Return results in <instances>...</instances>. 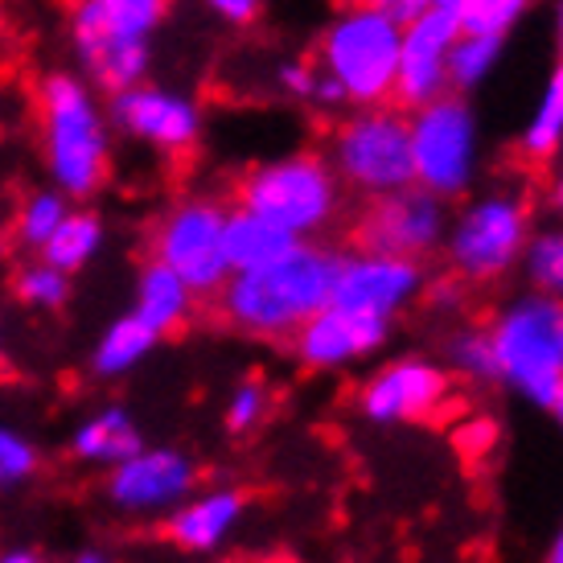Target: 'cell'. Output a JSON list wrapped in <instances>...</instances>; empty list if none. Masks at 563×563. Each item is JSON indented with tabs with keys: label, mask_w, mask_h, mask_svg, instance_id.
Instances as JSON below:
<instances>
[{
	"label": "cell",
	"mask_w": 563,
	"mask_h": 563,
	"mask_svg": "<svg viewBox=\"0 0 563 563\" xmlns=\"http://www.w3.org/2000/svg\"><path fill=\"white\" fill-rule=\"evenodd\" d=\"M345 251L300 239L276 255L272 264L231 272L227 284L214 292V313L235 333L260 338V342H288L313 313L333 300L338 267Z\"/></svg>",
	"instance_id": "6da1fadb"
},
{
	"label": "cell",
	"mask_w": 563,
	"mask_h": 563,
	"mask_svg": "<svg viewBox=\"0 0 563 563\" xmlns=\"http://www.w3.org/2000/svg\"><path fill=\"white\" fill-rule=\"evenodd\" d=\"M37 128L42 157L54 189L66 198H91L111 169V120L95 103L91 82L70 70H49L37 82Z\"/></svg>",
	"instance_id": "7a4b0ae2"
},
{
	"label": "cell",
	"mask_w": 563,
	"mask_h": 563,
	"mask_svg": "<svg viewBox=\"0 0 563 563\" xmlns=\"http://www.w3.org/2000/svg\"><path fill=\"white\" fill-rule=\"evenodd\" d=\"M494 345V371L506 391L551 411L563 391V300L522 292L501 305L485 325Z\"/></svg>",
	"instance_id": "3957f363"
},
{
	"label": "cell",
	"mask_w": 563,
	"mask_h": 563,
	"mask_svg": "<svg viewBox=\"0 0 563 563\" xmlns=\"http://www.w3.org/2000/svg\"><path fill=\"white\" fill-rule=\"evenodd\" d=\"M235 198L251 214L276 222L292 239H321L342 214L345 186L338 181L325 153L300 148L251 165L239 177Z\"/></svg>",
	"instance_id": "277c9868"
},
{
	"label": "cell",
	"mask_w": 563,
	"mask_h": 563,
	"mask_svg": "<svg viewBox=\"0 0 563 563\" xmlns=\"http://www.w3.org/2000/svg\"><path fill=\"white\" fill-rule=\"evenodd\" d=\"M404 21L375 4L345 0L317 37V66L345 91L350 108L391 103Z\"/></svg>",
	"instance_id": "5b68a950"
},
{
	"label": "cell",
	"mask_w": 563,
	"mask_h": 563,
	"mask_svg": "<svg viewBox=\"0 0 563 563\" xmlns=\"http://www.w3.org/2000/svg\"><path fill=\"white\" fill-rule=\"evenodd\" d=\"M531 206L522 194L489 189L456 210L444 231V260L449 272L465 284H498L518 267L527 239H531Z\"/></svg>",
	"instance_id": "8992f818"
},
{
	"label": "cell",
	"mask_w": 563,
	"mask_h": 563,
	"mask_svg": "<svg viewBox=\"0 0 563 563\" xmlns=\"http://www.w3.org/2000/svg\"><path fill=\"white\" fill-rule=\"evenodd\" d=\"M329 165L358 198H378L416 181L411 173V128L395 103L354 108L329 132Z\"/></svg>",
	"instance_id": "52a82bcc"
},
{
	"label": "cell",
	"mask_w": 563,
	"mask_h": 563,
	"mask_svg": "<svg viewBox=\"0 0 563 563\" xmlns=\"http://www.w3.org/2000/svg\"><path fill=\"white\" fill-rule=\"evenodd\" d=\"M411 128V173L416 186L453 202L477 186L482 173V120L470 95L444 91L423 108L407 111Z\"/></svg>",
	"instance_id": "ba28073f"
},
{
	"label": "cell",
	"mask_w": 563,
	"mask_h": 563,
	"mask_svg": "<svg viewBox=\"0 0 563 563\" xmlns=\"http://www.w3.org/2000/svg\"><path fill=\"white\" fill-rule=\"evenodd\" d=\"M222 222H227V206L219 198L194 194L173 202L148 235V255L169 264L198 300H210L231 276L222 255Z\"/></svg>",
	"instance_id": "9c48e42d"
},
{
	"label": "cell",
	"mask_w": 563,
	"mask_h": 563,
	"mask_svg": "<svg viewBox=\"0 0 563 563\" xmlns=\"http://www.w3.org/2000/svg\"><path fill=\"white\" fill-rule=\"evenodd\" d=\"M453 210L444 198H437L423 186H404L391 194L366 198L362 214L354 219V247L383 251V255H404V260H428L444 243Z\"/></svg>",
	"instance_id": "30bf717a"
},
{
	"label": "cell",
	"mask_w": 563,
	"mask_h": 563,
	"mask_svg": "<svg viewBox=\"0 0 563 563\" xmlns=\"http://www.w3.org/2000/svg\"><path fill=\"white\" fill-rule=\"evenodd\" d=\"M108 120L115 132H124L157 153H169V157H181L202 141V108L189 95L157 87V82H136L124 91H111Z\"/></svg>",
	"instance_id": "8fae6325"
},
{
	"label": "cell",
	"mask_w": 563,
	"mask_h": 563,
	"mask_svg": "<svg viewBox=\"0 0 563 563\" xmlns=\"http://www.w3.org/2000/svg\"><path fill=\"white\" fill-rule=\"evenodd\" d=\"M423 284H428V276H423L420 260L354 247L350 255H342L338 284H333V305L395 321V317H404L420 300Z\"/></svg>",
	"instance_id": "7c38bea8"
},
{
	"label": "cell",
	"mask_w": 563,
	"mask_h": 563,
	"mask_svg": "<svg viewBox=\"0 0 563 563\" xmlns=\"http://www.w3.org/2000/svg\"><path fill=\"white\" fill-rule=\"evenodd\" d=\"M449 371L437 366L432 358L420 354H404V358L383 362L375 375L362 383L358 407L362 416L378 428L387 423H420L432 420L440 407L449 404Z\"/></svg>",
	"instance_id": "4fadbf2b"
},
{
	"label": "cell",
	"mask_w": 563,
	"mask_h": 563,
	"mask_svg": "<svg viewBox=\"0 0 563 563\" xmlns=\"http://www.w3.org/2000/svg\"><path fill=\"white\" fill-rule=\"evenodd\" d=\"M456 33L461 25L444 4H428L423 13L407 16L399 37V66H395V108L416 111L449 91V49Z\"/></svg>",
	"instance_id": "5bb4252c"
},
{
	"label": "cell",
	"mask_w": 563,
	"mask_h": 563,
	"mask_svg": "<svg viewBox=\"0 0 563 563\" xmlns=\"http://www.w3.org/2000/svg\"><path fill=\"white\" fill-rule=\"evenodd\" d=\"M391 329L395 321L354 313L329 300L321 313H313L288 338V345L305 371H350L358 362L375 358L391 342Z\"/></svg>",
	"instance_id": "9a60e30c"
},
{
	"label": "cell",
	"mask_w": 563,
	"mask_h": 563,
	"mask_svg": "<svg viewBox=\"0 0 563 563\" xmlns=\"http://www.w3.org/2000/svg\"><path fill=\"white\" fill-rule=\"evenodd\" d=\"M198 482V465L177 449H141V453L115 461L103 482V498L124 510V515H144V510H165L181 501Z\"/></svg>",
	"instance_id": "2e32d148"
},
{
	"label": "cell",
	"mask_w": 563,
	"mask_h": 563,
	"mask_svg": "<svg viewBox=\"0 0 563 563\" xmlns=\"http://www.w3.org/2000/svg\"><path fill=\"white\" fill-rule=\"evenodd\" d=\"M173 0H70V46L87 54L108 42H148Z\"/></svg>",
	"instance_id": "e0dca14e"
},
{
	"label": "cell",
	"mask_w": 563,
	"mask_h": 563,
	"mask_svg": "<svg viewBox=\"0 0 563 563\" xmlns=\"http://www.w3.org/2000/svg\"><path fill=\"white\" fill-rule=\"evenodd\" d=\"M243 510H247V498L239 489H214L173 510L157 527V534L181 551H214L239 527Z\"/></svg>",
	"instance_id": "ac0fdd59"
},
{
	"label": "cell",
	"mask_w": 563,
	"mask_h": 563,
	"mask_svg": "<svg viewBox=\"0 0 563 563\" xmlns=\"http://www.w3.org/2000/svg\"><path fill=\"white\" fill-rule=\"evenodd\" d=\"M194 305H198V297L189 292V284L169 264L148 255L141 264V276H136V309L132 313L157 338H169L194 321Z\"/></svg>",
	"instance_id": "d6986e66"
},
{
	"label": "cell",
	"mask_w": 563,
	"mask_h": 563,
	"mask_svg": "<svg viewBox=\"0 0 563 563\" xmlns=\"http://www.w3.org/2000/svg\"><path fill=\"white\" fill-rule=\"evenodd\" d=\"M300 243L288 231H280L276 222L251 214L247 206H227V222H222V255L231 272H247V267L272 264L276 255Z\"/></svg>",
	"instance_id": "ffe728a7"
},
{
	"label": "cell",
	"mask_w": 563,
	"mask_h": 563,
	"mask_svg": "<svg viewBox=\"0 0 563 563\" xmlns=\"http://www.w3.org/2000/svg\"><path fill=\"white\" fill-rule=\"evenodd\" d=\"M563 153V63L539 87L527 124L518 132V157L527 165H548Z\"/></svg>",
	"instance_id": "44dd1931"
},
{
	"label": "cell",
	"mask_w": 563,
	"mask_h": 563,
	"mask_svg": "<svg viewBox=\"0 0 563 563\" xmlns=\"http://www.w3.org/2000/svg\"><path fill=\"white\" fill-rule=\"evenodd\" d=\"M141 432H136V423L128 420L120 407H111V411H99L91 423H82L75 440H70V453L79 456V461H103V465H115V461H124V456L141 453Z\"/></svg>",
	"instance_id": "7402d4cb"
},
{
	"label": "cell",
	"mask_w": 563,
	"mask_h": 563,
	"mask_svg": "<svg viewBox=\"0 0 563 563\" xmlns=\"http://www.w3.org/2000/svg\"><path fill=\"white\" fill-rule=\"evenodd\" d=\"M501 49L506 37L494 33H456L453 49H449V91L473 95L477 87L494 79V70L501 66Z\"/></svg>",
	"instance_id": "603a6c76"
},
{
	"label": "cell",
	"mask_w": 563,
	"mask_h": 563,
	"mask_svg": "<svg viewBox=\"0 0 563 563\" xmlns=\"http://www.w3.org/2000/svg\"><path fill=\"white\" fill-rule=\"evenodd\" d=\"M99 243H103V219L91 214V210H66L58 231L42 247V260L70 276V272H79L95 251H99Z\"/></svg>",
	"instance_id": "cb8c5ba5"
},
{
	"label": "cell",
	"mask_w": 563,
	"mask_h": 563,
	"mask_svg": "<svg viewBox=\"0 0 563 563\" xmlns=\"http://www.w3.org/2000/svg\"><path fill=\"white\" fill-rule=\"evenodd\" d=\"M157 342L161 338L144 325L136 313L120 317V321L103 333V342L95 345V375H124V371H132Z\"/></svg>",
	"instance_id": "d4e9b609"
},
{
	"label": "cell",
	"mask_w": 563,
	"mask_h": 563,
	"mask_svg": "<svg viewBox=\"0 0 563 563\" xmlns=\"http://www.w3.org/2000/svg\"><path fill=\"white\" fill-rule=\"evenodd\" d=\"M66 210H70V198H66L63 189H37V194H30L25 202L16 206V219H13L16 247H25V251L46 247V239L58 231V222L66 219Z\"/></svg>",
	"instance_id": "484cf974"
},
{
	"label": "cell",
	"mask_w": 563,
	"mask_h": 563,
	"mask_svg": "<svg viewBox=\"0 0 563 563\" xmlns=\"http://www.w3.org/2000/svg\"><path fill=\"white\" fill-rule=\"evenodd\" d=\"M518 267H522V276L531 284V292L563 300V227L531 231Z\"/></svg>",
	"instance_id": "4316f807"
},
{
	"label": "cell",
	"mask_w": 563,
	"mask_h": 563,
	"mask_svg": "<svg viewBox=\"0 0 563 563\" xmlns=\"http://www.w3.org/2000/svg\"><path fill=\"white\" fill-rule=\"evenodd\" d=\"M437 4L456 16L461 33H494V37H506L534 9V0H437Z\"/></svg>",
	"instance_id": "83f0119b"
},
{
	"label": "cell",
	"mask_w": 563,
	"mask_h": 563,
	"mask_svg": "<svg viewBox=\"0 0 563 563\" xmlns=\"http://www.w3.org/2000/svg\"><path fill=\"white\" fill-rule=\"evenodd\" d=\"M444 362L453 366V375H461L465 383H498V371H494V345H489V333L485 325H461L449 333L444 342Z\"/></svg>",
	"instance_id": "f1b7e54d"
},
{
	"label": "cell",
	"mask_w": 563,
	"mask_h": 563,
	"mask_svg": "<svg viewBox=\"0 0 563 563\" xmlns=\"http://www.w3.org/2000/svg\"><path fill=\"white\" fill-rule=\"evenodd\" d=\"M13 297L21 305H30V309H49L54 313L70 300V276L58 272L54 264H46V260L21 264L13 276Z\"/></svg>",
	"instance_id": "f546056e"
},
{
	"label": "cell",
	"mask_w": 563,
	"mask_h": 563,
	"mask_svg": "<svg viewBox=\"0 0 563 563\" xmlns=\"http://www.w3.org/2000/svg\"><path fill=\"white\" fill-rule=\"evenodd\" d=\"M264 420H267V387L260 378L239 383L235 395H231V404H227V432H231V437H247V432H255Z\"/></svg>",
	"instance_id": "4dcf8cb0"
},
{
	"label": "cell",
	"mask_w": 563,
	"mask_h": 563,
	"mask_svg": "<svg viewBox=\"0 0 563 563\" xmlns=\"http://www.w3.org/2000/svg\"><path fill=\"white\" fill-rule=\"evenodd\" d=\"M33 470H37V449L25 444V440L16 437V432H9V428H0V489L25 482Z\"/></svg>",
	"instance_id": "1f68e13d"
},
{
	"label": "cell",
	"mask_w": 563,
	"mask_h": 563,
	"mask_svg": "<svg viewBox=\"0 0 563 563\" xmlns=\"http://www.w3.org/2000/svg\"><path fill=\"white\" fill-rule=\"evenodd\" d=\"M453 444L465 456H473V461H477V456H489L494 444H498V423L489 420V416H473V420H465L453 432Z\"/></svg>",
	"instance_id": "d6a6232c"
},
{
	"label": "cell",
	"mask_w": 563,
	"mask_h": 563,
	"mask_svg": "<svg viewBox=\"0 0 563 563\" xmlns=\"http://www.w3.org/2000/svg\"><path fill=\"white\" fill-rule=\"evenodd\" d=\"M420 300L440 317L461 313V309H465V280H461V276H453V272H449V276H440V280H428V284H423Z\"/></svg>",
	"instance_id": "836d02e7"
},
{
	"label": "cell",
	"mask_w": 563,
	"mask_h": 563,
	"mask_svg": "<svg viewBox=\"0 0 563 563\" xmlns=\"http://www.w3.org/2000/svg\"><path fill=\"white\" fill-rule=\"evenodd\" d=\"M276 87H280L292 103H309V99H313V87H317V63H305V58L284 63L280 70H276Z\"/></svg>",
	"instance_id": "e575fe53"
},
{
	"label": "cell",
	"mask_w": 563,
	"mask_h": 563,
	"mask_svg": "<svg viewBox=\"0 0 563 563\" xmlns=\"http://www.w3.org/2000/svg\"><path fill=\"white\" fill-rule=\"evenodd\" d=\"M202 4L227 25H255V16L264 13V0H202Z\"/></svg>",
	"instance_id": "d590c367"
},
{
	"label": "cell",
	"mask_w": 563,
	"mask_h": 563,
	"mask_svg": "<svg viewBox=\"0 0 563 563\" xmlns=\"http://www.w3.org/2000/svg\"><path fill=\"white\" fill-rule=\"evenodd\" d=\"M309 108H321V111L350 108V103H345V91L333 79H329L321 66H317V87H313V99H309Z\"/></svg>",
	"instance_id": "8d00e7d4"
},
{
	"label": "cell",
	"mask_w": 563,
	"mask_h": 563,
	"mask_svg": "<svg viewBox=\"0 0 563 563\" xmlns=\"http://www.w3.org/2000/svg\"><path fill=\"white\" fill-rule=\"evenodd\" d=\"M358 4H375V9H383V13L407 21V16L423 13V9H428V4H437V0H358Z\"/></svg>",
	"instance_id": "74e56055"
},
{
	"label": "cell",
	"mask_w": 563,
	"mask_h": 563,
	"mask_svg": "<svg viewBox=\"0 0 563 563\" xmlns=\"http://www.w3.org/2000/svg\"><path fill=\"white\" fill-rule=\"evenodd\" d=\"M555 161H560V165H555V177H551L548 198H551V206H555V210H560V214H563V153H560V157H555Z\"/></svg>",
	"instance_id": "f35d334b"
},
{
	"label": "cell",
	"mask_w": 563,
	"mask_h": 563,
	"mask_svg": "<svg viewBox=\"0 0 563 563\" xmlns=\"http://www.w3.org/2000/svg\"><path fill=\"white\" fill-rule=\"evenodd\" d=\"M543 563H563V522H560V531L551 534V548H548V555H543Z\"/></svg>",
	"instance_id": "ab89813d"
},
{
	"label": "cell",
	"mask_w": 563,
	"mask_h": 563,
	"mask_svg": "<svg viewBox=\"0 0 563 563\" xmlns=\"http://www.w3.org/2000/svg\"><path fill=\"white\" fill-rule=\"evenodd\" d=\"M555 54L563 63V0H555Z\"/></svg>",
	"instance_id": "60d3db41"
},
{
	"label": "cell",
	"mask_w": 563,
	"mask_h": 563,
	"mask_svg": "<svg viewBox=\"0 0 563 563\" xmlns=\"http://www.w3.org/2000/svg\"><path fill=\"white\" fill-rule=\"evenodd\" d=\"M0 563H42L37 551H13V555H0Z\"/></svg>",
	"instance_id": "b9f144b4"
},
{
	"label": "cell",
	"mask_w": 563,
	"mask_h": 563,
	"mask_svg": "<svg viewBox=\"0 0 563 563\" xmlns=\"http://www.w3.org/2000/svg\"><path fill=\"white\" fill-rule=\"evenodd\" d=\"M551 416H555V423L563 428V391L555 395V404H551Z\"/></svg>",
	"instance_id": "7bdbcfd3"
},
{
	"label": "cell",
	"mask_w": 563,
	"mask_h": 563,
	"mask_svg": "<svg viewBox=\"0 0 563 563\" xmlns=\"http://www.w3.org/2000/svg\"><path fill=\"white\" fill-rule=\"evenodd\" d=\"M79 563H108L103 555H95V551H87V555H79Z\"/></svg>",
	"instance_id": "ee69618b"
}]
</instances>
